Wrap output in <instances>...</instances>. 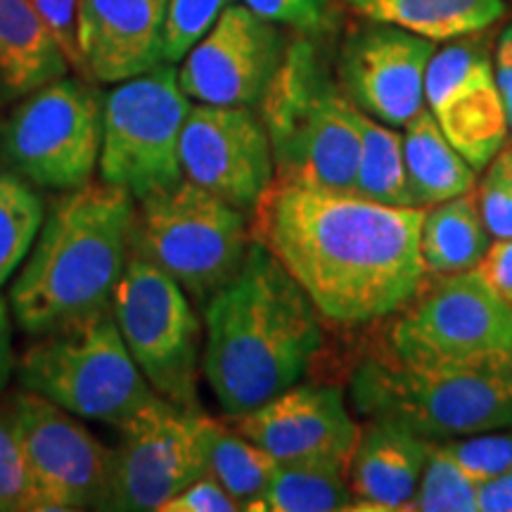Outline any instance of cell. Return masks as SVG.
Returning <instances> with one entry per match:
<instances>
[{"label":"cell","mask_w":512,"mask_h":512,"mask_svg":"<svg viewBox=\"0 0 512 512\" xmlns=\"http://www.w3.org/2000/svg\"><path fill=\"white\" fill-rule=\"evenodd\" d=\"M354 192L363 200L387 207H415L403 136L394 126L370 119L368 114H363L361 121V157Z\"/></svg>","instance_id":"26"},{"label":"cell","mask_w":512,"mask_h":512,"mask_svg":"<svg viewBox=\"0 0 512 512\" xmlns=\"http://www.w3.org/2000/svg\"><path fill=\"white\" fill-rule=\"evenodd\" d=\"M446 448L479 486L512 467V432L470 434L467 439L446 441Z\"/></svg>","instance_id":"32"},{"label":"cell","mask_w":512,"mask_h":512,"mask_svg":"<svg viewBox=\"0 0 512 512\" xmlns=\"http://www.w3.org/2000/svg\"><path fill=\"white\" fill-rule=\"evenodd\" d=\"M67 57L29 0H0V86L29 95L67 74Z\"/></svg>","instance_id":"21"},{"label":"cell","mask_w":512,"mask_h":512,"mask_svg":"<svg viewBox=\"0 0 512 512\" xmlns=\"http://www.w3.org/2000/svg\"><path fill=\"white\" fill-rule=\"evenodd\" d=\"M0 512H41L27 456L8 406L0 408Z\"/></svg>","instance_id":"30"},{"label":"cell","mask_w":512,"mask_h":512,"mask_svg":"<svg viewBox=\"0 0 512 512\" xmlns=\"http://www.w3.org/2000/svg\"><path fill=\"white\" fill-rule=\"evenodd\" d=\"M494 72L498 91H501L503 98L505 117H508V131L512 138V24H508V27L501 31V36H498L496 41Z\"/></svg>","instance_id":"38"},{"label":"cell","mask_w":512,"mask_h":512,"mask_svg":"<svg viewBox=\"0 0 512 512\" xmlns=\"http://www.w3.org/2000/svg\"><path fill=\"white\" fill-rule=\"evenodd\" d=\"M133 216L136 200L110 183L57 197L10 290L19 328L46 335L110 309L131 254Z\"/></svg>","instance_id":"3"},{"label":"cell","mask_w":512,"mask_h":512,"mask_svg":"<svg viewBox=\"0 0 512 512\" xmlns=\"http://www.w3.org/2000/svg\"><path fill=\"white\" fill-rule=\"evenodd\" d=\"M494 166L512 183V143L503 145V150L494 157Z\"/></svg>","instance_id":"41"},{"label":"cell","mask_w":512,"mask_h":512,"mask_svg":"<svg viewBox=\"0 0 512 512\" xmlns=\"http://www.w3.org/2000/svg\"><path fill=\"white\" fill-rule=\"evenodd\" d=\"M15 370V354H12V320L8 302L0 297V389L10 380Z\"/></svg>","instance_id":"40"},{"label":"cell","mask_w":512,"mask_h":512,"mask_svg":"<svg viewBox=\"0 0 512 512\" xmlns=\"http://www.w3.org/2000/svg\"><path fill=\"white\" fill-rule=\"evenodd\" d=\"M411 510L479 512V484L458 465L446 444L432 446Z\"/></svg>","instance_id":"29"},{"label":"cell","mask_w":512,"mask_h":512,"mask_svg":"<svg viewBox=\"0 0 512 512\" xmlns=\"http://www.w3.org/2000/svg\"><path fill=\"white\" fill-rule=\"evenodd\" d=\"M347 463L339 460H290L278 463L264 496L249 512H332L351 510L354 491Z\"/></svg>","instance_id":"25"},{"label":"cell","mask_w":512,"mask_h":512,"mask_svg":"<svg viewBox=\"0 0 512 512\" xmlns=\"http://www.w3.org/2000/svg\"><path fill=\"white\" fill-rule=\"evenodd\" d=\"M370 22L392 24L430 41L479 34L505 17V0H347Z\"/></svg>","instance_id":"23"},{"label":"cell","mask_w":512,"mask_h":512,"mask_svg":"<svg viewBox=\"0 0 512 512\" xmlns=\"http://www.w3.org/2000/svg\"><path fill=\"white\" fill-rule=\"evenodd\" d=\"M460 36L434 50L425 74V105L472 169L494 162L508 143V117L494 60L482 38Z\"/></svg>","instance_id":"14"},{"label":"cell","mask_w":512,"mask_h":512,"mask_svg":"<svg viewBox=\"0 0 512 512\" xmlns=\"http://www.w3.org/2000/svg\"><path fill=\"white\" fill-rule=\"evenodd\" d=\"M285 55L278 27L245 3H230L207 34L188 50L178 83L202 105L254 107Z\"/></svg>","instance_id":"16"},{"label":"cell","mask_w":512,"mask_h":512,"mask_svg":"<svg viewBox=\"0 0 512 512\" xmlns=\"http://www.w3.org/2000/svg\"><path fill=\"white\" fill-rule=\"evenodd\" d=\"M432 446V439L399 422H370L349 460V484L354 501L361 503L351 510L411 508Z\"/></svg>","instance_id":"20"},{"label":"cell","mask_w":512,"mask_h":512,"mask_svg":"<svg viewBox=\"0 0 512 512\" xmlns=\"http://www.w3.org/2000/svg\"><path fill=\"white\" fill-rule=\"evenodd\" d=\"M434 41L375 22L356 31L339 55L344 95L370 119L406 126L425 107V74Z\"/></svg>","instance_id":"17"},{"label":"cell","mask_w":512,"mask_h":512,"mask_svg":"<svg viewBox=\"0 0 512 512\" xmlns=\"http://www.w3.org/2000/svg\"><path fill=\"white\" fill-rule=\"evenodd\" d=\"M230 422L278 463L339 460L349 465L358 439L339 389L323 384H294L254 411L230 415Z\"/></svg>","instance_id":"18"},{"label":"cell","mask_w":512,"mask_h":512,"mask_svg":"<svg viewBox=\"0 0 512 512\" xmlns=\"http://www.w3.org/2000/svg\"><path fill=\"white\" fill-rule=\"evenodd\" d=\"M24 389L67 413L126 425L159 399L126 349L112 306L41 335L17 363Z\"/></svg>","instance_id":"5"},{"label":"cell","mask_w":512,"mask_h":512,"mask_svg":"<svg viewBox=\"0 0 512 512\" xmlns=\"http://www.w3.org/2000/svg\"><path fill=\"white\" fill-rule=\"evenodd\" d=\"M472 271L491 292L512 306V238L489 242L484 256Z\"/></svg>","instance_id":"37"},{"label":"cell","mask_w":512,"mask_h":512,"mask_svg":"<svg viewBox=\"0 0 512 512\" xmlns=\"http://www.w3.org/2000/svg\"><path fill=\"white\" fill-rule=\"evenodd\" d=\"M46 219L41 197L22 178L0 174V287L27 259Z\"/></svg>","instance_id":"28"},{"label":"cell","mask_w":512,"mask_h":512,"mask_svg":"<svg viewBox=\"0 0 512 512\" xmlns=\"http://www.w3.org/2000/svg\"><path fill=\"white\" fill-rule=\"evenodd\" d=\"M202 370L226 415H242L299 384L323 344L309 294L252 240L233 280L204 309Z\"/></svg>","instance_id":"2"},{"label":"cell","mask_w":512,"mask_h":512,"mask_svg":"<svg viewBox=\"0 0 512 512\" xmlns=\"http://www.w3.org/2000/svg\"><path fill=\"white\" fill-rule=\"evenodd\" d=\"M8 413L22 441L41 512L107 510L112 451L57 403L15 394Z\"/></svg>","instance_id":"13"},{"label":"cell","mask_w":512,"mask_h":512,"mask_svg":"<svg viewBox=\"0 0 512 512\" xmlns=\"http://www.w3.org/2000/svg\"><path fill=\"white\" fill-rule=\"evenodd\" d=\"M214 418L159 396L119 427L112 451L107 510L159 512L185 486L207 475Z\"/></svg>","instance_id":"12"},{"label":"cell","mask_w":512,"mask_h":512,"mask_svg":"<svg viewBox=\"0 0 512 512\" xmlns=\"http://www.w3.org/2000/svg\"><path fill=\"white\" fill-rule=\"evenodd\" d=\"M278 460L249 441L235 427L214 420L207 441V475L228 491L242 510H249L264 496Z\"/></svg>","instance_id":"27"},{"label":"cell","mask_w":512,"mask_h":512,"mask_svg":"<svg viewBox=\"0 0 512 512\" xmlns=\"http://www.w3.org/2000/svg\"><path fill=\"white\" fill-rule=\"evenodd\" d=\"M475 192L434 204L420 228V256L427 273L456 275L472 271L489 247Z\"/></svg>","instance_id":"24"},{"label":"cell","mask_w":512,"mask_h":512,"mask_svg":"<svg viewBox=\"0 0 512 512\" xmlns=\"http://www.w3.org/2000/svg\"><path fill=\"white\" fill-rule=\"evenodd\" d=\"M31 8L38 12L50 34L60 43L64 57L72 67L83 74L81 46H79V19L83 0H29Z\"/></svg>","instance_id":"33"},{"label":"cell","mask_w":512,"mask_h":512,"mask_svg":"<svg viewBox=\"0 0 512 512\" xmlns=\"http://www.w3.org/2000/svg\"><path fill=\"white\" fill-rule=\"evenodd\" d=\"M422 207H387L356 192L271 185L252 235L309 294L325 320L361 325L418 297Z\"/></svg>","instance_id":"1"},{"label":"cell","mask_w":512,"mask_h":512,"mask_svg":"<svg viewBox=\"0 0 512 512\" xmlns=\"http://www.w3.org/2000/svg\"><path fill=\"white\" fill-rule=\"evenodd\" d=\"M181 166L185 181L240 211H254L275 178L271 138L252 107H190Z\"/></svg>","instance_id":"15"},{"label":"cell","mask_w":512,"mask_h":512,"mask_svg":"<svg viewBox=\"0 0 512 512\" xmlns=\"http://www.w3.org/2000/svg\"><path fill=\"white\" fill-rule=\"evenodd\" d=\"M278 183L354 192L363 112L332 83L311 43L285 50L261 98Z\"/></svg>","instance_id":"4"},{"label":"cell","mask_w":512,"mask_h":512,"mask_svg":"<svg viewBox=\"0 0 512 512\" xmlns=\"http://www.w3.org/2000/svg\"><path fill=\"white\" fill-rule=\"evenodd\" d=\"M249 245L245 211L185 178L136 204L131 252L162 268L202 304L238 275Z\"/></svg>","instance_id":"7"},{"label":"cell","mask_w":512,"mask_h":512,"mask_svg":"<svg viewBox=\"0 0 512 512\" xmlns=\"http://www.w3.org/2000/svg\"><path fill=\"white\" fill-rule=\"evenodd\" d=\"M479 214L494 240L512 238V183L491 164L477 190Z\"/></svg>","instance_id":"35"},{"label":"cell","mask_w":512,"mask_h":512,"mask_svg":"<svg viewBox=\"0 0 512 512\" xmlns=\"http://www.w3.org/2000/svg\"><path fill=\"white\" fill-rule=\"evenodd\" d=\"M166 0H83V76L121 83L164 62Z\"/></svg>","instance_id":"19"},{"label":"cell","mask_w":512,"mask_h":512,"mask_svg":"<svg viewBox=\"0 0 512 512\" xmlns=\"http://www.w3.org/2000/svg\"><path fill=\"white\" fill-rule=\"evenodd\" d=\"M479 512H512V467L479 486Z\"/></svg>","instance_id":"39"},{"label":"cell","mask_w":512,"mask_h":512,"mask_svg":"<svg viewBox=\"0 0 512 512\" xmlns=\"http://www.w3.org/2000/svg\"><path fill=\"white\" fill-rule=\"evenodd\" d=\"M190 107L174 64L162 62L117 83L102 98V183L136 202L176 188L183 181L181 133Z\"/></svg>","instance_id":"8"},{"label":"cell","mask_w":512,"mask_h":512,"mask_svg":"<svg viewBox=\"0 0 512 512\" xmlns=\"http://www.w3.org/2000/svg\"><path fill=\"white\" fill-rule=\"evenodd\" d=\"M242 510L240 503L228 494L214 477L202 475L200 479L169 498L159 512H235Z\"/></svg>","instance_id":"36"},{"label":"cell","mask_w":512,"mask_h":512,"mask_svg":"<svg viewBox=\"0 0 512 512\" xmlns=\"http://www.w3.org/2000/svg\"><path fill=\"white\" fill-rule=\"evenodd\" d=\"M5 155L17 174L48 190L91 183L102 145V98L83 81L57 79L29 93L5 126Z\"/></svg>","instance_id":"11"},{"label":"cell","mask_w":512,"mask_h":512,"mask_svg":"<svg viewBox=\"0 0 512 512\" xmlns=\"http://www.w3.org/2000/svg\"><path fill=\"white\" fill-rule=\"evenodd\" d=\"M356 411L392 420L427 439H456L512 427V366L432 370L368 358L351 377Z\"/></svg>","instance_id":"6"},{"label":"cell","mask_w":512,"mask_h":512,"mask_svg":"<svg viewBox=\"0 0 512 512\" xmlns=\"http://www.w3.org/2000/svg\"><path fill=\"white\" fill-rule=\"evenodd\" d=\"M233 0H166L164 62H181Z\"/></svg>","instance_id":"31"},{"label":"cell","mask_w":512,"mask_h":512,"mask_svg":"<svg viewBox=\"0 0 512 512\" xmlns=\"http://www.w3.org/2000/svg\"><path fill=\"white\" fill-rule=\"evenodd\" d=\"M403 128V155L415 207H432L475 190V169L448 143L427 107Z\"/></svg>","instance_id":"22"},{"label":"cell","mask_w":512,"mask_h":512,"mask_svg":"<svg viewBox=\"0 0 512 512\" xmlns=\"http://www.w3.org/2000/svg\"><path fill=\"white\" fill-rule=\"evenodd\" d=\"M242 3L273 24H285L297 31H318L325 27L332 0H242Z\"/></svg>","instance_id":"34"},{"label":"cell","mask_w":512,"mask_h":512,"mask_svg":"<svg viewBox=\"0 0 512 512\" xmlns=\"http://www.w3.org/2000/svg\"><path fill=\"white\" fill-rule=\"evenodd\" d=\"M389 356L415 368L512 366V306L475 271L446 275L389 328Z\"/></svg>","instance_id":"9"},{"label":"cell","mask_w":512,"mask_h":512,"mask_svg":"<svg viewBox=\"0 0 512 512\" xmlns=\"http://www.w3.org/2000/svg\"><path fill=\"white\" fill-rule=\"evenodd\" d=\"M112 313L126 349L152 389L183 408H200L202 328L183 287L131 252L114 290Z\"/></svg>","instance_id":"10"}]
</instances>
